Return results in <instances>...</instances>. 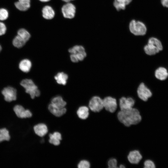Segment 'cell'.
Segmentation results:
<instances>
[{
    "label": "cell",
    "mask_w": 168,
    "mask_h": 168,
    "mask_svg": "<svg viewBox=\"0 0 168 168\" xmlns=\"http://www.w3.org/2000/svg\"><path fill=\"white\" fill-rule=\"evenodd\" d=\"M8 16L7 11L4 8L0 9V20L4 21L7 19Z\"/></svg>",
    "instance_id": "29"
},
{
    "label": "cell",
    "mask_w": 168,
    "mask_h": 168,
    "mask_svg": "<svg viewBox=\"0 0 168 168\" xmlns=\"http://www.w3.org/2000/svg\"><path fill=\"white\" fill-rule=\"evenodd\" d=\"M154 75L157 79L163 81L166 80L168 77V72L166 68L164 67H159L155 71Z\"/></svg>",
    "instance_id": "16"
},
{
    "label": "cell",
    "mask_w": 168,
    "mask_h": 168,
    "mask_svg": "<svg viewBox=\"0 0 168 168\" xmlns=\"http://www.w3.org/2000/svg\"><path fill=\"white\" fill-rule=\"evenodd\" d=\"M13 110L16 115L20 118H30L32 116V114L30 110L25 109L20 105H15L13 108Z\"/></svg>",
    "instance_id": "13"
},
{
    "label": "cell",
    "mask_w": 168,
    "mask_h": 168,
    "mask_svg": "<svg viewBox=\"0 0 168 168\" xmlns=\"http://www.w3.org/2000/svg\"><path fill=\"white\" fill-rule=\"evenodd\" d=\"M118 161L114 158H110L107 161V166L109 168H118Z\"/></svg>",
    "instance_id": "28"
},
{
    "label": "cell",
    "mask_w": 168,
    "mask_h": 168,
    "mask_svg": "<svg viewBox=\"0 0 168 168\" xmlns=\"http://www.w3.org/2000/svg\"><path fill=\"white\" fill-rule=\"evenodd\" d=\"M68 78V75L63 72L58 73L54 76V79L57 83L63 85L66 84Z\"/></svg>",
    "instance_id": "23"
},
{
    "label": "cell",
    "mask_w": 168,
    "mask_h": 168,
    "mask_svg": "<svg viewBox=\"0 0 168 168\" xmlns=\"http://www.w3.org/2000/svg\"><path fill=\"white\" fill-rule=\"evenodd\" d=\"M129 28L131 33L135 36L144 35L147 31L145 24L142 21L135 20H133L130 22Z\"/></svg>",
    "instance_id": "5"
},
{
    "label": "cell",
    "mask_w": 168,
    "mask_h": 168,
    "mask_svg": "<svg viewBox=\"0 0 168 168\" xmlns=\"http://www.w3.org/2000/svg\"><path fill=\"white\" fill-rule=\"evenodd\" d=\"M132 1V0H114L113 5L118 11L121 10H124L126 6L129 4Z\"/></svg>",
    "instance_id": "18"
},
{
    "label": "cell",
    "mask_w": 168,
    "mask_h": 168,
    "mask_svg": "<svg viewBox=\"0 0 168 168\" xmlns=\"http://www.w3.org/2000/svg\"><path fill=\"white\" fill-rule=\"evenodd\" d=\"M91 165L90 162L86 160L80 161L77 165L78 168H89Z\"/></svg>",
    "instance_id": "30"
},
{
    "label": "cell",
    "mask_w": 168,
    "mask_h": 168,
    "mask_svg": "<svg viewBox=\"0 0 168 168\" xmlns=\"http://www.w3.org/2000/svg\"><path fill=\"white\" fill-rule=\"evenodd\" d=\"M17 35L22 38L26 42L29 40L30 35V33L24 28L20 29L17 32Z\"/></svg>",
    "instance_id": "27"
},
{
    "label": "cell",
    "mask_w": 168,
    "mask_h": 168,
    "mask_svg": "<svg viewBox=\"0 0 168 168\" xmlns=\"http://www.w3.org/2000/svg\"><path fill=\"white\" fill-rule=\"evenodd\" d=\"M20 84L25 89L26 92L30 95L32 99L40 96V90L31 79H24L21 82Z\"/></svg>",
    "instance_id": "4"
},
{
    "label": "cell",
    "mask_w": 168,
    "mask_h": 168,
    "mask_svg": "<svg viewBox=\"0 0 168 168\" xmlns=\"http://www.w3.org/2000/svg\"><path fill=\"white\" fill-rule=\"evenodd\" d=\"M89 108L86 106H82L78 109L77 114L78 117L82 119H87L89 115Z\"/></svg>",
    "instance_id": "21"
},
{
    "label": "cell",
    "mask_w": 168,
    "mask_h": 168,
    "mask_svg": "<svg viewBox=\"0 0 168 168\" xmlns=\"http://www.w3.org/2000/svg\"><path fill=\"white\" fill-rule=\"evenodd\" d=\"M33 129L35 133L40 137L44 136L48 132L47 127L44 123H40L35 125Z\"/></svg>",
    "instance_id": "15"
},
{
    "label": "cell",
    "mask_w": 168,
    "mask_h": 168,
    "mask_svg": "<svg viewBox=\"0 0 168 168\" xmlns=\"http://www.w3.org/2000/svg\"><path fill=\"white\" fill-rule=\"evenodd\" d=\"M161 2L163 6L168 8V0H161Z\"/></svg>",
    "instance_id": "33"
},
{
    "label": "cell",
    "mask_w": 168,
    "mask_h": 168,
    "mask_svg": "<svg viewBox=\"0 0 168 168\" xmlns=\"http://www.w3.org/2000/svg\"><path fill=\"white\" fill-rule=\"evenodd\" d=\"M117 116L118 120L126 127L138 124L142 120L139 110L134 107L126 110H120Z\"/></svg>",
    "instance_id": "1"
},
{
    "label": "cell",
    "mask_w": 168,
    "mask_h": 168,
    "mask_svg": "<svg viewBox=\"0 0 168 168\" xmlns=\"http://www.w3.org/2000/svg\"><path fill=\"white\" fill-rule=\"evenodd\" d=\"M155 167L154 162L151 160H147L143 163V167L144 168H154Z\"/></svg>",
    "instance_id": "31"
},
{
    "label": "cell",
    "mask_w": 168,
    "mask_h": 168,
    "mask_svg": "<svg viewBox=\"0 0 168 168\" xmlns=\"http://www.w3.org/2000/svg\"><path fill=\"white\" fill-rule=\"evenodd\" d=\"M88 107L94 112H100L104 109L103 98L99 96H93L89 101Z\"/></svg>",
    "instance_id": "8"
},
{
    "label": "cell",
    "mask_w": 168,
    "mask_h": 168,
    "mask_svg": "<svg viewBox=\"0 0 168 168\" xmlns=\"http://www.w3.org/2000/svg\"><path fill=\"white\" fill-rule=\"evenodd\" d=\"M26 42L25 40L17 35L13 39L12 44L15 47L19 48L22 47Z\"/></svg>",
    "instance_id": "25"
},
{
    "label": "cell",
    "mask_w": 168,
    "mask_h": 168,
    "mask_svg": "<svg viewBox=\"0 0 168 168\" xmlns=\"http://www.w3.org/2000/svg\"><path fill=\"white\" fill-rule=\"evenodd\" d=\"M6 29V27L4 24L0 22V36L5 34Z\"/></svg>",
    "instance_id": "32"
},
{
    "label": "cell",
    "mask_w": 168,
    "mask_h": 168,
    "mask_svg": "<svg viewBox=\"0 0 168 168\" xmlns=\"http://www.w3.org/2000/svg\"><path fill=\"white\" fill-rule=\"evenodd\" d=\"M49 142L55 146L59 145L60 141L62 140V136L61 133L58 132H55L49 135Z\"/></svg>",
    "instance_id": "17"
},
{
    "label": "cell",
    "mask_w": 168,
    "mask_h": 168,
    "mask_svg": "<svg viewBox=\"0 0 168 168\" xmlns=\"http://www.w3.org/2000/svg\"><path fill=\"white\" fill-rule=\"evenodd\" d=\"M48 109L51 113L58 117L62 116L67 111V109L65 107L59 108L53 105L51 103L48 105Z\"/></svg>",
    "instance_id": "14"
},
{
    "label": "cell",
    "mask_w": 168,
    "mask_h": 168,
    "mask_svg": "<svg viewBox=\"0 0 168 168\" xmlns=\"http://www.w3.org/2000/svg\"><path fill=\"white\" fill-rule=\"evenodd\" d=\"M104 108L106 111L113 113L117 110L118 103L117 99L111 96H107L103 98Z\"/></svg>",
    "instance_id": "7"
},
{
    "label": "cell",
    "mask_w": 168,
    "mask_h": 168,
    "mask_svg": "<svg viewBox=\"0 0 168 168\" xmlns=\"http://www.w3.org/2000/svg\"><path fill=\"white\" fill-rule=\"evenodd\" d=\"M15 5L19 10L26 11L30 7V0H18V1L15 2Z\"/></svg>",
    "instance_id": "20"
},
{
    "label": "cell",
    "mask_w": 168,
    "mask_h": 168,
    "mask_svg": "<svg viewBox=\"0 0 168 168\" xmlns=\"http://www.w3.org/2000/svg\"><path fill=\"white\" fill-rule=\"evenodd\" d=\"M64 2H65L67 3L71 1L74 0H62Z\"/></svg>",
    "instance_id": "36"
},
{
    "label": "cell",
    "mask_w": 168,
    "mask_h": 168,
    "mask_svg": "<svg viewBox=\"0 0 168 168\" xmlns=\"http://www.w3.org/2000/svg\"><path fill=\"white\" fill-rule=\"evenodd\" d=\"M40 1L43 2H46L49 1L50 0H39Z\"/></svg>",
    "instance_id": "35"
},
{
    "label": "cell",
    "mask_w": 168,
    "mask_h": 168,
    "mask_svg": "<svg viewBox=\"0 0 168 168\" xmlns=\"http://www.w3.org/2000/svg\"><path fill=\"white\" fill-rule=\"evenodd\" d=\"M136 101L131 96H121L119 99V105L121 110H124L130 109L133 107L135 105Z\"/></svg>",
    "instance_id": "9"
},
{
    "label": "cell",
    "mask_w": 168,
    "mask_h": 168,
    "mask_svg": "<svg viewBox=\"0 0 168 168\" xmlns=\"http://www.w3.org/2000/svg\"><path fill=\"white\" fill-rule=\"evenodd\" d=\"M2 93L4 97V100L7 102H10L16 99V91L12 87L8 86L4 88Z\"/></svg>",
    "instance_id": "11"
},
{
    "label": "cell",
    "mask_w": 168,
    "mask_h": 168,
    "mask_svg": "<svg viewBox=\"0 0 168 168\" xmlns=\"http://www.w3.org/2000/svg\"><path fill=\"white\" fill-rule=\"evenodd\" d=\"M163 49L161 41L157 38L151 37L149 39L147 44L143 48L145 53L149 56H152L158 53Z\"/></svg>",
    "instance_id": "2"
},
{
    "label": "cell",
    "mask_w": 168,
    "mask_h": 168,
    "mask_svg": "<svg viewBox=\"0 0 168 168\" xmlns=\"http://www.w3.org/2000/svg\"><path fill=\"white\" fill-rule=\"evenodd\" d=\"M142 158V156L140 151L137 150L130 151L127 156V159L128 162L133 165L138 164Z\"/></svg>",
    "instance_id": "12"
},
{
    "label": "cell",
    "mask_w": 168,
    "mask_h": 168,
    "mask_svg": "<svg viewBox=\"0 0 168 168\" xmlns=\"http://www.w3.org/2000/svg\"><path fill=\"white\" fill-rule=\"evenodd\" d=\"M136 92L138 98L143 101H147L152 96V93L143 82H141L137 87Z\"/></svg>",
    "instance_id": "6"
},
{
    "label": "cell",
    "mask_w": 168,
    "mask_h": 168,
    "mask_svg": "<svg viewBox=\"0 0 168 168\" xmlns=\"http://www.w3.org/2000/svg\"><path fill=\"white\" fill-rule=\"evenodd\" d=\"M10 138L9 132L6 128L0 129V142L4 141H8Z\"/></svg>",
    "instance_id": "26"
},
{
    "label": "cell",
    "mask_w": 168,
    "mask_h": 168,
    "mask_svg": "<svg viewBox=\"0 0 168 168\" xmlns=\"http://www.w3.org/2000/svg\"><path fill=\"white\" fill-rule=\"evenodd\" d=\"M76 9L75 7L73 4L68 2L63 6L61 10L65 18L72 19L75 16Z\"/></svg>",
    "instance_id": "10"
},
{
    "label": "cell",
    "mask_w": 168,
    "mask_h": 168,
    "mask_svg": "<svg viewBox=\"0 0 168 168\" xmlns=\"http://www.w3.org/2000/svg\"><path fill=\"white\" fill-rule=\"evenodd\" d=\"M68 52L70 54V59L73 63L83 60L87 56L85 48L82 45L74 46L69 49Z\"/></svg>",
    "instance_id": "3"
},
{
    "label": "cell",
    "mask_w": 168,
    "mask_h": 168,
    "mask_svg": "<svg viewBox=\"0 0 168 168\" xmlns=\"http://www.w3.org/2000/svg\"><path fill=\"white\" fill-rule=\"evenodd\" d=\"M126 167L123 164H120L119 165V166H118V168H125Z\"/></svg>",
    "instance_id": "34"
},
{
    "label": "cell",
    "mask_w": 168,
    "mask_h": 168,
    "mask_svg": "<svg viewBox=\"0 0 168 168\" xmlns=\"http://www.w3.org/2000/svg\"><path fill=\"white\" fill-rule=\"evenodd\" d=\"M32 66V63L30 60L24 59L21 60L19 63L20 70L24 72H28L30 71Z\"/></svg>",
    "instance_id": "22"
},
{
    "label": "cell",
    "mask_w": 168,
    "mask_h": 168,
    "mask_svg": "<svg viewBox=\"0 0 168 168\" xmlns=\"http://www.w3.org/2000/svg\"><path fill=\"white\" fill-rule=\"evenodd\" d=\"M2 49V48L1 45H0V52L1 51Z\"/></svg>",
    "instance_id": "37"
},
{
    "label": "cell",
    "mask_w": 168,
    "mask_h": 168,
    "mask_svg": "<svg viewBox=\"0 0 168 168\" xmlns=\"http://www.w3.org/2000/svg\"><path fill=\"white\" fill-rule=\"evenodd\" d=\"M43 17L47 20H50L54 18L55 12L52 8L49 6H44L42 10Z\"/></svg>",
    "instance_id": "19"
},
{
    "label": "cell",
    "mask_w": 168,
    "mask_h": 168,
    "mask_svg": "<svg viewBox=\"0 0 168 168\" xmlns=\"http://www.w3.org/2000/svg\"><path fill=\"white\" fill-rule=\"evenodd\" d=\"M51 103L59 108L65 107L67 104L66 102L63 100L62 97L59 96L53 97L51 100Z\"/></svg>",
    "instance_id": "24"
}]
</instances>
